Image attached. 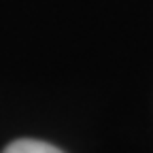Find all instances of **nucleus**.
Returning a JSON list of instances; mask_svg holds the SVG:
<instances>
[{
  "label": "nucleus",
  "mask_w": 153,
  "mask_h": 153,
  "mask_svg": "<svg viewBox=\"0 0 153 153\" xmlns=\"http://www.w3.org/2000/svg\"><path fill=\"white\" fill-rule=\"evenodd\" d=\"M2 153H64L62 149H57L49 143L43 140H32V138H22L11 143Z\"/></svg>",
  "instance_id": "nucleus-1"
}]
</instances>
